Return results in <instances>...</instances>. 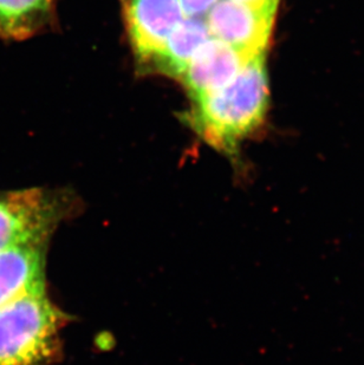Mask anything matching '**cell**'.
Listing matches in <instances>:
<instances>
[{
  "label": "cell",
  "mask_w": 364,
  "mask_h": 365,
  "mask_svg": "<svg viewBox=\"0 0 364 365\" xmlns=\"http://www.w3.org/2000/svg\"><path fill=\"white\" fill-rule=\"evenodd\" d=\"M268 96L265 53H261L228 86L192 100L187 121L211 147L236 156L241 142L264 122Z\"/></svg>",
  "instance_id": "obj_1"
},
{
  "label": "cell",
  "mask_w": 364,
  "mask_h": 365,
  "mask_svg": "<svg viewBox=\"0 0 364 365\" xmlns=\"http://www.w3.org/2000/svg\"><path fill=\"white\" fill-rule=\"evenodd\" d=\"M66 316L46 289L0 307V365H56Z\"/></svg>",
  "instance_id": "obj_2"
},
{
  "label": "cell",
  "mask_w": 364,
  "mask_h": 365,
  "mask_svg": "<svg viewBox=\"0 0 364 365\" xmlns=\"http://www.w3.org/2000/svg\"><path fill=\"white\" fill-rule=\"evenodd\" d=\"M70 208L69 197L51 190L0 193V250L16 245H48Z\"/></svg>",
  "instance_id": "obj_3"
},
{
  "label": "cell",
  "mask_w": 364,
  "mask_h": 365,
  "mask_svg": "<svg viewBox=\"0 0 364 365\" xmlns=\"http://www.w3.org/2000/svg\"><path fill=\"white\" fill-rule=\"evenodd\" d=\"M121 3L136 59L148 70L185 18L179 0H121Z\"/></svg>",
  "instance_id": "obj_4"
},
{
  "label": "cell",
  "mask_w": 364,
  "mask_h": 365,
  "mask_svg": "<svg viewBox=\"0 0 364 365\" xmlns=\"http://www.w3.org/2000/svg\"><path fill=\"white\" fill-rule=\"evenodd\" d=\"M275 11L263 10L232 0H218L207 12L205 21L212 37L253 58L265 53Z\"/></svg>",
  "instance_id": "obj_5"
},
{
  "label": "cell",
  "mask_w": 364,
  "mask_h": 365,
  "mask_svg": "<svg viewBox=\"0 0 364 365\" xmlns=\"http://www.w3.org/2000/svg\"><path fill=\"white\" fill-rule=\"evenodd\" d=\"M251 59L252 57L213 37L201 45L193 56L180 80L194 100L228 86Z\"/></svg>",
  "instance_id": "obj_6"
},
{
  "label": "cell",
  "mask_w": 364,
  "mask_h": 365,
  "mask_svg": "<svg viewBox=\"0 0 364 365\" xmlns=\"http://www.w3.org/2000/svg\"><path fill=\"white\" fill-rule=\"evenodd\" d=\"M48 245H16L0 250V307L46 289L45 255Z\"/></svg>",
  "instance_id": "obj_7"
},
{
  "label": "cell",
  "mask_w": 364,
  "mask_h": 365,
  "mask_svg": "<svg viewBox=\"0 0 364 365\" xmlns=\"http://www.w3.org/2000/svg\"><path fill=\"white\" fill-rule=\"evenodd\" d=\"M210 30L203 18H183L169 36L161 53L149 66V71L181 78L193 56L211 38Z\"/></svg>",
  "instance_id": "obj_8"
},
{
  "label": "cell",
  "mask_w": 364,
  "mask_h": 365,
  "mask_svg": "<svg viewBox=\"0 0 364 365\" xmlns=\"http://www.w3.org/2000/svg\"><path fill=\"white\" fill-rule=\"evenodd\" d=\"M55 0H0V38L23 41L51 18Z\"/></svg>",
  "instance_id": "obj_9"
},
{
  "label": "cell",
  "mask_w": 364,
  "mask_h": 365,
  "mask_svg": "<svg viewBox=\"0 0 364 365\" xmlns=\"http://www.w3.org/2000/svg\"><path fill=\"white\" fill-rule=\"evenodd\" d=\"M218 0H179L182 12L187 18H203Z\"/></svg>",
  "instance_id": "obj_10"
},
{
  "label": "cell",
  "mask_w": 364,
  "mask_h": 365,
  "mask_svg": "<svg viewBox=\"0 0 364 365\" xmlns=\"http://www.w3.org/2000/svg\"><path fill=\"white\" fill-rule=\"evenodd\" d=\"M237 3L245 4L248 6L263 9V10H277L278 0H232Z\"/></svg>",
  "instance_id": "obj_11"
}]
</instances>
